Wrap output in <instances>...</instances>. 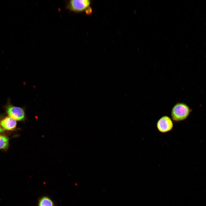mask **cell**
<instances>
[{"label":"cell","instance_id":"cell-1","mask_svg":"<svg viewBox=\"0 0 206 206\" xmlns=\"http://www.w3.org/2000/svg\"><path fill=\"white\" fill-rule=\"evenodd\" d=\"M190 112V108L187 105L183 103H178L173 108L171 116L173 121L179 122L187 118Z\"/></svg>","mask_w":206,"mask_h":206},{"label":"cell","instance_id":"cell-2","mask_svg":"<svg viewBox=\"0 0 206 206\" xmlns=\"http://www.w3.org/2000/svg\"><path fill=\"white\" fill-rule=\"evenodd\" d=\"M5 110L9 116L16 120L23 121L26 119L25 107L15 106L8 103L5 106Z\"/></svg>","mask_w":206,"mask_h":206},{"label":"cell","instance_id":"cell-3","mask_svg":"<svg viewBox=\"0 0 206 206\" xmlns=\"http://www.w3.org/2000/svg\"><path fill=\"white\" fill-rule=\"evenodd\" d=\"M90 1L89 0H70L68 3L67 8L73 12H78L86 10V12L90 8Z\"/></svg>","mask_w":206,"mask_h":206},{"label":"cell","instance_id":"cell-4","mask_svg":"<svg viewBox=\"0 0 206 206\" xmlns=\"http://www.w3.org/2000/svg\"><path fill=\"white\" fill-rule=\"evenodd\" d=\"M173 126L171 119L167 116L162 117L157 121V127L161 133H165L171 130Z\"/></svg>","mask_w":206,"mask_h":206},{"label":"cell","instance_id":"cell-5","mask_svg":"<svg viewBox=\"0 0 206 206\" xmlns=\"http://www.w3.org/2000/svg\"><path fill=\"white\" fill-rule=\"evenodd\" d=\"M1 125L5 130H12L16 128L17 122L15 120L9 116L6 117L1 121Z\"/></svg>","mask_w":206,"mask_h":206},{"label":"cell","instance_id":"cell-6","mask_svg":"<svg viewBox=\"0 0 206 206\" xmlns=\"http://www.w3.org/2000/svg\"><path fill=\"white\" fill-rule=\"evenodd\" d=\"M37 206H55L53 200L47 196H43L39 198L38 201Z\"/></svg>","mask_w":206,"mask_h":206},{"label":"cell","instance_id":"cell-7","mask_svg":"<svg viewBox=\"0 0 206 206\" xmlns=\"http://www.w3.org/2000/svg\"><path fill=\"white\" fill-rule=\"evenodd\" d=\"M9 139L7 136L0 135V149H6L8 146Z\"/></svg>","mask_w":206,"mask_h":206},{"label":"cell","instance_id":"cell-8","mask_svg":"<svg viewBox=\"0 0 206 206\" xmlns=\"http://www.w3.org/2000/svg\"><path fill=\"white\" fill-rule=\"evenodd\" d=\"M0 133H1L3 132V130L1 126V125H0Z\"/></svg>","mask_w":206,"mask_h":206}]
</instances>
